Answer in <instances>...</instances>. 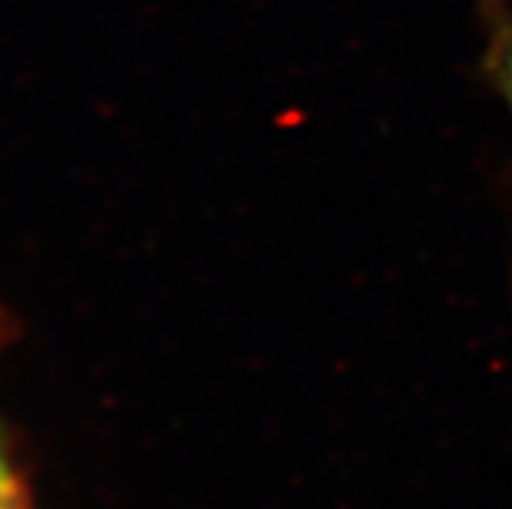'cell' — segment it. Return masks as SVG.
<instances>
[{
    "mask_svg": "<svg viewBox=\"0 0 512 509\" xmlns=\"http://www.w3.org/2000/svg\"><path fill=\"white\" fill-rule=\"evenodd\" d=\"M497 78H500V86L512 110V32L502 39L500 55H497Z\"/></svg>",
    "mask_w": 512,
    "mask_h": 509,
    "instance_id": "obj_1",
    "label": "cell"
},
{
    "mask_svg": "<svg viewBox=\"0 0 512 509\" xmlns=\"http://www.w3.org/2000/svg\"><path fill=\"white\" fill-rule=\"evenodd\" d=\"M0 509H11V507H8V504L3 502V499H0Z\"/></svg>",
    "mask_w": 512,
    "mask_h": 509,
    "instance_id": "obj_2",
    "label": "cell"
}]
</instances>
